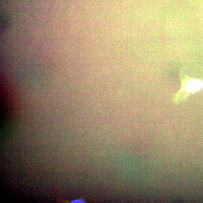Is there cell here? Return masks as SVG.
I'll list each match as a JSON object with an SVG mask.
<instances>
[{
    "mask_svg": "<svg viewBox=\"0 0 203 203\" xmlns=\"http://www.w3.org/2000/svg\"><path fill=\"white\" fill-rule=\"evenodd\" d=\"M84 202V201L83 200H75L73 201L72 203H83Z\"/></svg>",
    "mask_w": 203,
    "mask_h": 203,
    "instance_id": "3",
    "label": "cell"
},
{
    "mask_svg": "<svg viewBox=\"0 0 203 203\" xmlns=\"http://www.w3.org/2000/svg\"><path fill=\"white\" fill-rule=\"evenodd\" d=\"M202 81L198 79H193L187 83L186 88L190 92H194L200 90L202 88Z\"/></svg>",
    "mask_w": 203,
    "mask_h": 203,
    "instance_id": "1",
    "label": "cell"
},
{
    "mask_svg": "<svg viewBox=\"0 0 203 203\" xmlns=\"http://www.w3.org/2000/svg\"><path fill=\"white\" fill-rule=\"evenodd\" d=\"M1 29L2 31H5L8 28L10 25V20L7 15L2 14L1 17Z\"/></svg>",
    "mask_w": 203,
    "mask_h": 203,
    "instance_id": "2",
    "label": "cell"
}]
</instances>
